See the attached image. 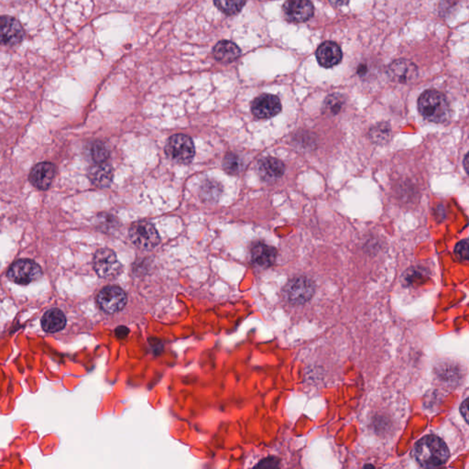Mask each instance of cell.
Segmentation results:
<instances>
[{
  "mask_svg": "<svg viewBox=\"0 0 469 469\" xmlns=\"http://www.w3.org/2000/svg\"><path fill=\"white\" fill-rule=\"evenodd\" d=\"M412 455L421 467L437 468L446 464L449 458V450L441 438L427 435L415 444Z\"/></svg>",
  "mask_w": 469,
  "mask_h": 469,
  "instance_id": "cell-1",
  "label": "cell"
},
{
  "mask_svg": "<svg viewBox=\"0 0 469 469\" xmlns=\"http://www.w3.org/2000/svg\"><path fill=\"white\" fill-rule=\"evenodd\" d=\"M418 109L427 121L442 123L449 116L450 109L446 97L442 93L428 90L418 100Z\"/></svg>",
  "mask_w": 469,
  "mask_h": 469,
  "instance_id": "cell-2",
  "label": "cell"
},
{
  "mask_svg": "<svg viewBox=\"0 0 469 469\" xmlns=\"http://www.w3.org/2000/svg\"><path fill=\"white\" fill-rule=\"evenodd\" d=\"M130 241L143 250H151L160 244V235L155 226L147 221H137L128 231Z\"/></svg>",
  "mask_w": 469,
  "mask_h": 469,
  "instance_id": "cell-3",
  "label": "cell"
},
{
  "mask_svg": "<svg viewBox=\"0 0 469 469\" xmlns=\"http://www.w3.org/2000/svg\"><path fill=\"white\" fill-rule=\"evenodd\" d=\"M167 156L178 163H189L195 156V146L190 137L176 134L170 137L165 147Z\"/></svg>",
  "mask_w": 469,
  "mask_h": 469,
  "instance_id": "cell-4",
  "label": "cell"
},
{
  "mask_svg": "<svg viewBox=\"0 0 469 469\" xmlns=\"http://www.w3.org/2000/svg\"><path fill=\"white\" fill-rule=\"evenodd\" d=\"M43 271L39 264L31 259H20L11 266L8 279L18 285H26L40 279Z\"/></svg>",
  "mask_w": 469,
  "mask_h": 469,
  "instance_id": "cell-5",
  "label": "cell"
},
{
  "mask_svg": "<svg viewBox=\"0 0 469 469\" xmlns=\"http://www.w3.org/2000/svg\"><path fill=\"white\" fill-rule=\"evenodd\" d=\"M315 294V285L304 277L294 278L290 280L283 290L286 300L292 304H303L308 301Z\"/></svg>",
  "mask_w": 469,
  "mask_h": 469,
  "instance_id": "cell-6",
  "label": "cell"
},
{
  "mask_svg": "<svg viewBox=\"0 0 469 469\" xmlns=\"http://www.w3.org/2000/svg\"><path fill=\"white\" fill-rule=\"evenodd\" d=\"M94 269L98 276L104 279H112L121 273L122 265L114 252L102 249L95 254Z\"/></svg>",
  "mask_w": 469,
  "mask_h": 469,
  "instance_id": "cell-7",
  "label": "cell"
},
{
  "mask_svg": "<svg viewBox=\"0 0 469 469\" xmlns=\"http://www.w3.org/2000/svg\"><path fill=\"white\" fill-rule=\"evenodd\" d=\"M97 304L107 313H115L124 308L127 304V295L119 287L109 286L97 295Z\"/></svg>",
  "mask_w": 469,
  "mask_h": 469,
  "instance_id": "cell-8",
  "label": "cell"
},
{
  "mask_svg": "<svg viewBox=\"0 0 469 469\" xmlns=\"http://www.w3.org/2000/svg\"><path fill=\"white\" fill-rule=\"evenodd\" d=\"M24 29L22 24L10 16L0 17V44L17 46L22 43Z\"/></svg>",
  "mask_w": 469,
  "mask_h": 469,
  "instance_id": "cell-9",
  "label": "cell"
},
{
  "mask_svg": "<svg viewBox=\"0 0 469 469\" xmlns=\"http://www.w3.org/2000/svg\"><path fill=\"white\" fill-rule=\"evenodd\" d=\"M283 12L290 22H307L313 15V3L310 0H287Z\"/></svg>",
  "mask_w": 469,
  "mask_h": 469,
  "instance_id": "cell-10",
  "label": "cell"
},
{
  "mask_svg": "<svg viewBox=\"0 0 469 469\" xmlns=\"http://www.w3.org/2000/svg\"><path fill=\"white\" fill-rule=\"evenodd\" d=\"M282 104L279 98L273 95H261L253 101L252 110L253 115L259 118H270L279 114Z\"/></svg>",
  "mask_w": 469,
  "mask_h": 469,
  "instance_id": "cell-11",
  "label": "cell"
},
{
  "mask_svg": "<svg viewBox=\"0 0 469 469\" xmlns=\"http://www.w3.org/2000/svg\"><path fill=\"white\" fill-rule=\"evenodd\" d=\"M388 74L394 82L408 83L417 77L416 65L407 60H398L393 62L388 69Z\"/></svg>",
  "mask_w": 469,
  "mask_h": 469,
  "instance_id": "cell-12",
  "label": "cell"
},
{
  "mask_svg": "<svg viewBox=\"0 0 469 469\" xmlns=\"http://www.w3.org/2000/svg\"><path fill=\"white\" fill-rule=\"evenodd\" d=\"M55 167L50 163L37 164L29 173V182L40 190H46L55 176Z\"/></svg>",
  "mask_w": 469,
  "mask_h": 469,
  "instance_id": "cell-13",
  "label": "cell"
},
{
  "mask_svg": "<svg viewBox=\"0 0 469 469\" xmlns=\"http://www.w3.org/2000/svg\"><path fill=\"white\" fill-rule=\"evenodd\" d=\"M316 58L322 67H333L341 61L342 50L337 43L327 41L318 48Z\"/></svg>",
  "mask_w": 469,
  "mask_h": 469,
  "instance_id": "cell-14",
  "label": "cell"
},
{
  "mask_svg": "<svg viewBox=\"0 0 469 469\" xmlns=\"http://www.w3.org/2000/svg\"><path fill=\"white\" fill-rule=\"evenodd\" d=\"M285 171V164L275 158H264L258 164L259 175L264 181H276L282 177Z\"/></svg>",
  "mask_w": 469,
  "mask_h": 469,
  "instance_id": "cell-15",
  "label": "cell"
},
{
  "mask_svg": "<svg viewBox=\"0 0 469 469\" xmlns=\"http://www.w3.org/2000/svg\"><path fill=\"white\" fill-rule=\"evenodd\" d=\"M88 177L91 183L97 187H109L113 178L111 166L107 163H95L89 169Z\"/></svg>",
  "mask_w": 469,
  "mask_h": 469,
  "instance_id": "cell-16",
  "label": "cell"
},
{
  "mask_svg": "<svg viewBox=\"0 0 469 469\" xmlns=\"http://www.w3.org/2000/svg\"><path fill=\"white\" fill-rule=\"evenodd\" d=\"M276 256V250L264 243L255 245L252 250V261L261 268H269L273 265Z\"/></svg>",
  "mask_w": 469,
  "mask_h": 469,
  "instance_id": "cell-17",
  "label": "cell"
},
{
  "mask_svg": "<svg viewBox=\"0 0 469 469\" xmlns=\"http://www.w3.org/2000/svg\"><path fill=\"white\" fill-rule=\"evenodd\" d=\"M67 318L61 310L53 308L47 311L41 318V327L47 333H56L64 329Z\"/></svg>",
  "mask_w": 469,
  "mask_h": 469,
  "instance_id": "cell-18",
  "label": "cell"
},
{
  "mask_svg": "<svg viewBox=\"0 0 469 469\" xmlns=\"http://www.w3.org/2000/svg\"><path fill=\"white\" fill-rule=\"evenodd\" d=\"M213 53L217 61L230 62L240 57V49L232 41H222L215 46Z\"/></svg>",
  "mask_w": 469,
  "mask_h": 469,
  "instance_id": "cell-19",
  "label": "cell"
},
{
  "mask_svg": "<svg viewBox=\"0 0 469 469\" xmlns=\"http://www.w3.org/2000/svg\"><path fill=\"white\" fill-rule=\"evenodd\" d=\"M223 189L216 181H206L203 184L200 195L205 202H217L222 195Z\"/></svg>",
  "mask_w": 469,
  "mask_h": 469,
  "instance_id": "cell-20",
  "label": "cell"
},
{
  "mask_svg": "<svg viewBox=\"0 0 469 469\" xmlns=\"http://www.w3.org/2000/svg\"><path fill=\"white\" fill-rule=\"evenodd\" d=\"M246 0H215L218 10L229 16L238 14L243 8Z\"/></svg>",
  "mask_w": 469,
  "mask_h": 469,
  "instance_id": "cell-21",
  "label": "cell"
},
{
  "mask_svg": "<svg viewBox=\"0 0 469 469\" xmlns=\"http://www.w3.org/2000/svg\"><path fill=\"white\" fill-rule=\"evenodd\" d=\"M370 139L373 142L378 144H383L389 142L391 136V130L389 124L379 123L377 126L372 128L369 133Z\"/></svg>",
  "mask_w": 469,
  "mask_h": 469,
  "instance_id": "cell-22",
  "label": "cell"
},
{
  "mask_svg": "<svg viewBox=\"0 0 469 469\" xmlns=\"http://www.w3.org/2000/svg\"><path fill=\"white\" fill-rule=\"evenodd\" d=\"M91 156L95 163H107L109 158V151L103 142H97L93 143L91 147Z\"/></svg>",
  "mask_w": 469,
  "mask_h": 469,
  "instance_id": "cell-23",
  "label": "cell"
},
{
  "mask_svg": "<svg viewBox=\"0 0 469 469\" xmlns=\"http://www.w3.org/2000/svg\"><path fill=\"white\" fill-rule=\"evenodd\" d=\"M223 167L230 175H238L242 169V161L238 155L229 154L224 158Z\"/></svg>",
  "mask_w": 469,
  "mask_h": 469,
  "instance_id": "cell-24",
  "label": "cell"
},
{
  "mask_svg": "<svg viewBox=\"0 0 469 469\" xmlns=\"http://www.w3.org/2000/svg\"><path fill=\"white\" fill-rule=\"evenodd\" d=\"M344 103H345V101H344V98L341 97V95H330V97H327V101H325V112H327L328 114L330 115H337L340 111H341Z\"/></svg>",
  "mask_w": 469,
  "mask_h": 469,
  "instance_id": "cell-25",
  "label": "cell"
},
{
  "mask_svg": "<svg viewBox=\"0 0 469 469\" xmlns=\"http://www.w3.org/2000/svg\"><path fill=\"white\" fill-rule=\"evenodd\" d=\"M455 255L461 261H468V240L460 241L455 247Z\"/></svg>",
  "mask_w": 469,
  "mask_h": 469,
  "instance_id": "cell-26",
  "label": "cell"
},
{
  "mask_svg": "<svg viewBox=\"0 0 469 469\" xmlns=\"http://www.w3.org/2000/svg\"><path fill=\"white\" fill-rule=\"evenodd\" d=\"M257 468H275L279 467V460L275 458H268L259 463Z\"/></svg>",
  "mask_w": 469,
  "mask_h": 469,
  "instance_id": "cell-27",
  "label": "cell"
},
{
  "mask_svg": "<svg viewBox=\"0 0 469 469\" xmlns=\"http://www.w3.org/2000/svg\"><path fill=\"white\" fill-rule=\"evenodd\" d=\"M130 332V330L128 329L126 327H119L116 329V337L118 339H125Z\"/></svg>",
  "mask_w": 469,
  "mask_h": 469,
  "instance_id": "cell-28",
  "label": "cell"
},
{
  "mask_svg": "<svg viewBox=\"0 0 469 469\" xmlns=\"http://www.w3.org/2000/svg\"><path fill=\"white\" fill-rule=\"evenodd\" d=\"M460 412H461L462 416L464 417L465 422H468V399H465L463 402L461 407H460Z\"/></svg>",
  "mask_w": 469,
  "mask_h": 469,
  "instance_id": "cell-29",
  "label": "cell"
},
{
  "mask_svg": "<svg viewBox=\"0 0 469 469\" xmlns=\"http://www.w3.org/2000/svg\"><path fill=\"white\" fill-rule=\"evenodd\" d=\"M349 0H329L331 4L337 6V7H340V6L346 5Z\"/></svg>",
  "mask_w": 469,
  "mask_h": 469,
  "instance_id": "cell-30",
  "label": "cell"
},
{
  "mask_svg": "<svg viewBox=\"0 0 469 469\" xmlns=\"http://www.w3.org/2000/svg\"><path fill=\"white\" fill-rule=\"evenodd\" d=\"M365 468H374V467H373V465H366Z\"/></svg>",
  "mask_w": 469,
  "mask_h": 469,
  "instance_id": "cell-31",
  "label": "cell"
}]
</instances>
